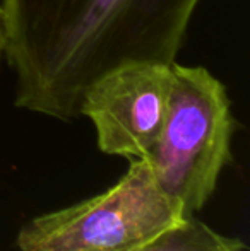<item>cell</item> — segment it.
<instances>
[{
    "label": "cell",
    "instance_id": "cell-2",
    "mask_svg": "<svg viewBox=\"0 0 250 251\" xmlns=\"http://www.w3.org/2000/svg\"><path fill=\"white\" fill-rule=\"evenodd\" d=\"M237 122L226 87L204 67L171 63L167 116L146 159L187 217L206 207L231 161Z\"/></svg>",
    "mask_w": 250,
    "mask_h": 251
},
{
    "label": "cell",
    "instance_id": "cell-3",
    "mask_svg": "<svg viewBox=\"0 0 250 251\" xmlns=\"http://www.w3.org/2000/svg\"><path fill=\"white\" fill-rule=\"evenodd\" d=\"M185 212L161 190L146 157L86 200L47 212L21 227L17 251H136L184 224Z\"/></svg>",
    "mask_w": 250,
    "mask_h": 251
},
{
    "label": "cell",
    "instance_id": "cell-4",
    "mask_svg": "<svg viewBox=\"0 0 250 251\" xmlns=\"http://www.w3.org/2000/svg\"><path fill=\"white\" fill-rule=\"evenodd\" d=\"M170 89L171 63L125 62L89 84L79 116L93 123L103 154L129 161L146 157L163 126Z\"/></svg>",
    "mask_w": 250,
    "mask_h": 251
},
{
    "label": "cell",
    "instance_id": "cell-5",
    "mask_svg": "<svg viewBox=\"0 0 250 251\" xmlns=\"http://www.w3.org/2000/svg\"><path fill=\"white\" fill-rule=\"evenodd\" d=\"M136 251H247L242 239L226 236L194 217Z\"/></svg>",
    "mask_w": 250,
    "mask_h": 251
},
{
    "label": "cell",
    "instance_id": "cell-1",
    "mask_svg": "<svg viewBox=\"0 0 250 251\" xmlns=\"http://www.w3.org/2000/svg\"><path fill=\"white\" fill-rule=\"evenodd\" d=\"M200 0H2V56L14 104L79 116L84 91L125 62L173 63Z\"/></svg>",
    "mask_w": 250,
    "mask_h": 251
},
{
    "label": "cell",
    "instance_id": "cell-6",
    "mask_svg": "<svg viewBox=\"0 0 250 251\" xmlns=\"http://www.w3.org/2000/svg\"><path fill=\"white\" fill-rule=\"evenodd\" d=\"M0 56H2V23H0Z\"/></svg>",
    "mask_w": 250,
    "mask_h": 251
}]
</instances>
